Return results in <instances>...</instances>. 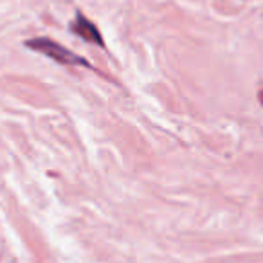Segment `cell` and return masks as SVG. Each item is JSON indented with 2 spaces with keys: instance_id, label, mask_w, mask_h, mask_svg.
<instances>
[{
  "instance_id": "obj_2",
  "label": "cell",
  "mask_w": 263,
  "mask_h": 263,
  "mask_svg": "<svg viewBox=\"0 0 263 263\" xmlns=\"http://www.w3.org/2000/svg\"><path fill=\"white\" fill-rule=\"evenodd\" d=\"M70 29H72L74 34L83 38L85 42L96 44L98 47H105V40H103V36L99 34L98 27H96L90 20L85 18L83 13H80V11L76 13V18H74V22L70 24Z\"/></svg>"
},
{
  "instance_id": "obj_1",
  "label": "cell",
  "mask_w": 263,
  "mask_h": 263,
  "mask_svg": "<svg viewBox=\"0 0 263 263\" xmlns=\"http://www.w3.org/2000/svg\"><path fill=\"white\" fill-rule=\"evenodd\" d=\"M26 45L33 51L40 52V54H45L49 56L51 60L58 63H63V65H83V67H88V63L85 62L81 56L74 54L72 51H69L67 47L63 45L56 44L54 40L51 38H33V40H27Z\"/></svg>"
}]
</instances>
